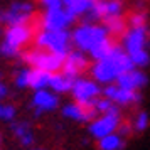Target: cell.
<instances>
[{
    "label": "cell",
    "mask_w": 150,
    "mask_h": 150,
    "mask_svg": "<svg viewBox=\"0 0 150 150\" xmlns=\"http://www.w3.org/2000/svg\"><path fill=\"white\" fill-rule=\"evenodd\" d=\"M2 106H4V101H0V115H2Z\"/></svg>",
    "instance_id": "27"
},
{
    "label": "cell",
    "mask_w": 150,
    "mask_h": 150,
    "mask_svg": "<svg viewBox=\"0 0 150 150\" xmlns=\"http://www.w3.org/2000/svg\"><path fill=\"white\" fill-rule=\"evenodd\" d=\"M24 150H46V149H41V147H30V149H24Z\"/></svg>",
    "instance_id": "25"
},
{
    "label": "cell",
    "mask_w": 150,
    "mask_h": 150,
    "mask_svg": "<svg viewBox=\"0 0 150 150\" xmlns=\"http://www.w3.org/2000/svg\"><path fill=\"white\" fill-rule=\"evenodd\" d=\"M8 130H10L12 138L17 142V145H21L22 149L35 147L37 135H35V130L29 120H19L17 118L15 122L8 123Z\"/></svg>",
    "instance_id": "15"
},
{
    "label": "cell",
    "mask_w": 150,
    "mask_h": 150,
    "mask_svg": "<svg viewBox=\"0 0 150 150\" xmlns=\"http://www.w3.org/2000/svg\"><path fill=\"white\" fill-rule=\"evenodd\" d=\"M127 24H128V27H143V25H149V14L143 8L133 10L127 17Z\"/></svg>",
    "instance_id": "22"
},
{
    "label": "cell",
    "mask_w": 150,
    "mask_h": 150,
    "mask_svg": "<svg viewBox=\"0 0 150 150\" xmlns=\"http://www.w3.org/2000/svg\"><path fill=\"white\" fill-rule=\"evenodd\" d=\"M130 122V127H132V132L133 133H145L147 130L150 128V115L145 111V110H138L133 118L128 120Z\"/></svg>",
    "instance_id": "21"
},
{
    "label": "cell",
    "mask_w": 150,
    "mask_h": 150,
    "mask_svg": "<svg viewBox=\"0 0 150 150\" xmlns=\"http://www.w3.org/2000/svg\"><path fill=\"white\" fill-rule=\"evenodd\" d=\"M78 21L74 15L64 7L46 8L41 15V29L46 30H69V27Z\"/></svg>",
    "instance_id": "12"
},
{
    "label": "cell",
    "mask_w": 150,
    "mask_h": 150,
    "mask_svg": "<svg viewBox=\"0 0 150 150\" xmlns=\"http://www.w3.org/2000/svg\"><path fill=\"white\" fill-rule=\"evenodd\" d=\"M34 12H35V7L32 2H25V0L12 2L8 5V8L0 10V25L8 27V25L29 24V22H32Z\"/></svg>",
    "instance_id": "8"
},
{
    "label": "cell",
    "mask_w": 150,
    "mask_h": 150,
    "mask_svg": "<svg viewBox=\"0 0 150 150\" xmlns=\"http://www.w3.org/2000/svg\"><path fill=\"white\" fill-rule=\"evenodd\" d=\"M101 24L106 27L108 30V34L111 37H116V35H120L122 37L125 34V30L128 29V24H127V19L123 17V15H115V17H108V19H105L101 21Z\"/></svg>",
    "instance_id": "20"
},
{
    "label": "cell",
    "mask_w": 150,
    "mask_h": 150,
    "mask_svg": "<svg viewBox=\"0 0 150 150\" xmlns=\"http://www.w3.org/2000/svg\"><path fill=\"white\" fill-rule=\"evenodd\" d=\"M123 122L122 113H106V115H96L91 122L86 125V132L93 140H100L103 137L118 132Z\"/></svg>",
    "instance_id": "10"
},
{
    "label": "cell",
    "mask_w": 150,
    "mask_h": 150,
    "mask_svg": "<svg viewBox=\"0 0 150 150\" xmlns=\"http://www.w3.org/2000/svg\"><path fill=\"white\" fill-rule=\"evenodd\" d=\"M103 96L108 98L110 101H113L120 110L133 108V106L142 103V93L140 91H130V89L120 88L115 83L108 84V86H103Z\"/></svg>",
    "instance_id": "13"
},
{
    "label": "cell",
    "mask_w": 150,
    "mask_h": 150,
    "mask_svg": "<svg viewBox=\"0 0 150 150\" xmlns=\"http://www.w3.org/2000/svg\"><path fill=\"white\" fill-rule=\"evenodd\" d=\"M149 83V76L145 74L143 69H138V68H133L123 73L118 79H116V86L120 88H125V89H130V91H142Z\"/></svg>",
    "instance_id": "17"
},
{
    "label": "cell",
    "mask_w": 150,
    "mask_h": 150,
    "mask_svg": "<svg viewBox=\"0 0 150 150\" xmlns=\"http://www.w3.org/2000/svg\"><path fill=\"white\" fill-rule=\"evenodd\" d=\"M54 73H47V71H41V69H34L24 66L19 68L14 73V86L17 89H49V83H51V76Z\"/></svg>",
    "instance_id": "6"
},
{
    "label": "cell",
    "mask_w": 150,
    "mask_h": 150,
    "mask_svg": "<svg viewBox=\"0 0 150 150\" xmlns=\"http://www.w3.org/2000/svg\"><path fill=\"white\" fill-rule=\"evenodd\" d=\"M73 78L66 76L64 73H54L51 76V83H49V89L54 91L56 95H68L71 91V86H73Z\"/></svg>",
    "instance_id": "19"
},
{
    "label": "cell",
    "mask_w": 150,
    "mask_h": 150,
    "mask_svg": "<svg viewBox=\"0 0 150 150\" xmlns=\"http://www.w3.org/2000/svg\"><path fill=\"white\" fill-rule=\"evenodd\" d=\"M44 8H56V7H62V0H39Z\"/></svg>",
    "instance_id": "23"
},
{
    "label": "cell",
    "mask_w": 150,
    "mask_h": 150,
    "mask_svg": "<svg viewBox=\"0 0 150 150\" xmlns=\"http://www.w3.org/2000/svg\"><path fill=\"white\" fill-rule=\"evenodd\" d=\"M69 95L73 98V101L93 108V105L96 103V100L103 96V86L98 84L91 78L81 76V78H76L74 81H73V86H71Z\"/></svg>",
    "instance_id": "7"
},
{
    "label": "cell",
    "mask_w": 150,
    "mask_h": 150,
    "mask_svg": "<svg viewBox=\"0 0 150 150\" xmlns=\"http://www.w3.org/2000/svg\"><path fill=\"white\" fill-rule=\"evenodd\" d=\"M2 142H4V137H2V132H0V150H2Z\"/></svg>",
    "instance_id": "26"
},
{
    "label": "cell",
    "mask_w": 150,
    "mask_h": 150,
    "mask_svg": "<svg viewBox=\"0 0 150 150\" xmlns=\"http://www.w3.org/2000/svg\"><path fill=\"white\" fill-rule=\"evenodd\" d=\"M61 108V98L51 89H37L32 91L29 100V110L32 111L35 118H41L44 115L54 113L56 110Z\"/></svg>",
    "instance_id": "9"
},
{
    "label": "cell",
    "mask_w": 150,
    "mask_h": 150,
    "mask_svg": "<svg viewBox=\"0 0 150 150\" xmlns=\"http://www.w3.org/2000/svg\"><path fill=\"white\" fill-rule=\"evenodd\" d=\"M8 93H10V91H8V86L4 83V79H2V74H0V101H4V100L8 96Z\"/></svg>",
    "instance_id": "24"
},
{
    "label": "cell",
    "mask_w": 150,
    "mask_h": 150,
    "mask_svg": "<svg viewBox=\"0 0 150 150\" xmlns=\"http://www.w3.org/2000/svg\"><path fill=\"white\" fill-rule=\"evenodd\" d=\"M61 116L68 122H73V123H81V125H88L93 118L96 116L95 110L89 108V106H84V105H79L76 101H68L61 105Z\"/></svg>",
    "instance_id": "16"
},
{
    "label": "cell",
    "mask_w": 150,
    "mask_h": 150,
    "mask_svg": "<svg viewBox=\"0 0 150 150\" xmlns=\"http://www.w3.org/2000/svg\"><path fill=\"white\" fill-rule=\"evenodd\" d=\"M125 147H127V138L120 135L118 132L96 140V149L98 150H125Z\"/></svg>",
    "instance_id": "18"
},
{
    "label": "cell",
    "mask_w": 150,
    "mask_h": 150,
    "mask_svg": "<svg viewBox=\"0 0 150 150\" xmlns=\"http://www.w3.org/2000/svg\"><path fill=\"white\" fill-rule=\"evenodd\" d=\"M34 30L32 22L19 24V25H8L4 29L2 41H0V56L5 59H17L25 51L30 42L34 41Z\"/></svg>",
    "instance_id": "2"
},
{
    "label": "cell",
    "mask_w": 150,
    "mask_h": 150,
    "mask_svg": "<svg viewBox=\"0 0 150 150\" xmlns=\"http://www.w3.org/2000/svg\"><path fill=\"white\" fill-rule=\"evenodd\" d=\"M64 57L66 56H59L54 54V52H49V51L32 47V49H25L19 59L29 68L47 71V73H61Z\"/></svg>",
    "instance_id": "5"
},
{
    "label": "cell",
    "mask_w": 150,
    "mask_h": 150,
    "mask_svg": "<svg viewBox=\"0 0 150 150\" xmlns=\"http://www.w3.org/2000/svg\"><path fill=\"white\" fill-rule=\"evenodd\" d=\"M111 35L108 34L106 27L103 24H88L81 22L71 30V44L73 49H78L84 54H91L101 42L110 39Z\"/></svg>",
    "instance_id": "3"
},
{
    "label": "cell",
    "mask_w": 150,
    "mask_h": 150,
    "mask_svg": "<svg viewBox=\"0 0 150 150\" xmlns=\"http://www.w3.org/2000/svg\"><path fill=\"white\" fill-rule=\"evenodd\" d=\"M133 62L130 59V56L123 51V47L118 44V47L101 61H93L89 66V78L95 79L101 86H108L116 83V79L127 73L130 69H133Z\"/></svg>",
    "instance_id": "1"
},
{
    "label": "cell",
    "mask_w": 150,
    "mask_h": 150,
    "mask_svg": "<svg viewBox=\"0 0 150 150\" xmlns=\"http://www.w3.org/2000/svg\"><path fill=\"white\" fill-rule=\"evenodd\" d=\"M123 51L128 56L137 54L140 51H149L150 49V25L143 27H128L122 35Z\"/></svg>",
    "instance_id": "11"
},
{
    "label": "cell",
    "mask_w": 150,
    "mask_h": 150,
    "mask_svg": "<svg viewBox=\"0 0 150 150\" xmlns=\"http://www.w3.org/2000/svg\"><path fill=\"white\" fill-rule=\"evenodd\" d=\"M89 66L91 64H89L88 54H84V52L78 51V49H71L66 54V57H64V64H62L61 73L76 79V78H81L84 73H88Z\"/></svg>",
    "instance_id": "14"
},
{
    "label": "cell",
    "mask_w": 150,
    "mask_h": 150,
    "mask_svg": "<svg viewBox=\"0 0 150 150\" xmlns=\"http://www.w3.org/2000/svg\"><path fill=\"white\" fill-rule=\"evenodd\" d=\"M34 47L49 51L59 56H66L73 49L71 44V30H46L41 29L34 35Z\"/></svg>",
    "instance_id": "4"
}]
</instances>
